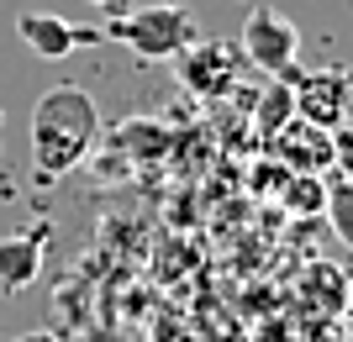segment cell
Listing matches in <instances>:
<instances>
[{"mask_svg":"<svg viewBox=\"0 0 353 342\" xmlns=\"http://www.w3.org/2000/svg\"><path fill=\"white\" fill-rule=\"evenodd\" d=\"M101 137V105L85 85H53L32 105V164L43 179H63L90 158Z\"/></svg>","mask_w":353,"mask_h":342,"instance_id":"obj_1","label":"cell"},{"mask_svg":"<svg viewBox=\"0 0 353 342\" xmlns=\"http://www.w3.org/2000/svg\"><path fill=\"white\" fill-rule=\"evenodd\" d=\"M105 37L127 43L137 58H174L185 43L201 37V27H195L190 6H179V0H153V6H132L127 16H117V21L105 27Z\"/></svg>","mask_w":353,"mask_h":342,"instance_id":"obj_2","label":"cell"},{"mask_svg":"<svg viewBox=\"0 0 353 342\" xmlns=\"http://www.w3.org/2000/svg\"><path fill=\"white\" fill-rule=\"evenodd\" d=\"M174 63H179V85L195 100H227L237 89L243 53H237V43H221V37H195L174 53Z\"/></svg>","mask_w":353,"mask_h":342,"instance_id":"obj_3","label":"cell"},{"mask_svg":"<svg viewBox=\"0 0 353 342\" xmlns=\"http://www.w3.org/2000/svg\"><path fill=\"white\" fill-rule=\"evenodd\" d=\"M290 79L295 116L322 127V132H343L353 111V79L348 69H311V74H285Z\"/></svg>","mask_w":353,"mask_h":342,"instance_id":"obj_4","label":"cell"},{"mask_svg":"<svg viewBox=\"0 0 353 342\" xmlns=\"http://www.w3.org/2000/svg\"><path fill=\"white\" fill-rule=\"evenodd\" d=\"M237 53H243L253 69L285 79L295 69V53H301V27H295L290 16L269 11V6H253L248 21H243V37H237Z\"/></svg>","mask_w":353,"mask_h":342,"instance_id":"obj_5","label":"cell"},{"mask_svg":"<svg viewBox=\"0 0 353 342\" xmlns=\"http://www.w3.org/2000/svg\"><path fill=\"white\" fill-rule=\"evenodd\" d=\"M269 148L280 153V164L290 169V174H327V169L348 153V142H343V132H322V127L290 116L280 132L269 137Z\"/></svg>","mask_w":353,"mask_h":342,"instance_id":"obj_6","label":"cell"},{"mask_svg":"<svg viewBox=\"0 0 353 342\" xmlns=\"http://www.w3.org/2000/svg\"><path fill=\"white\" fill-rule=\"evenodd\" d=\"M16 32L37 58H69L74 47H95L105 37L101 27H79V21H63V16H48V11H21Z\"/></svg>","mask_w":353,"mask_h":342,"instance_id":"obj_7","label":"cell"},{"mask_svg":"<svg viewBox=\"0 0 353 342\" xmlns=\"http://www.w3.org/2000/svg\"><path fill=\"white\" fill-rule=\"evenodd\" d=\"M37 274H43V237L37 232L0 237V290H27Z\"/></svg>","mask_w":353,"mask_h":342,"instance_id":"obj_8","label":"cell"},{"mask_svg":"<svg viewBox=\"0 0 353 342\" xmlns=\"http://www.w3.org/2000/svg\"><path fill=\"white\" fill-rule=\"evenodd\" d=\"M301 295L311 300V321L343 316L348 311V274H343L338 264H311L306 279H301Z\"/></svg>","mask_w":353,"mask_h":342,"instance_id":"obj_9","label":"cell"},{"mask_svg":"<svg viewBox=\"0 0 353 342\" xmlns=\"http://www.w3.org/2000/svg\"><path fill=\"white\" fill-rule=\"evenodd\" d=\"M295 116V100H290V79H269V89L259 95V105H253V127L264 137H274L285 127V121Z\"/></svg>","mask_w":353,"mask_h":342,"instance_id":"obj_10","label":"cell"},{"mask_svg":"<svg viewBox=\"0 0 353 342\" xmlns=\"http://www.w3.org/2000/svg\"><path fill=\"white\" fill-rule=\"evenodd\" d=\"M285 206H290L295 216H322L327 211L322 174H285Z\"/></svg>","mask_w":353,"mask_h":342,"instance_id":"obj_11","label":"cell"},{"mask_svg":"<svg viewBox=\"0 0 353 342\" xmlns=\"http://www.w3.org/2000/svg\"><path fill=\"white\" fill-rule=\"evenodd\" d=\"M90 6H95V11L105 16V21H117V16H127L137 6V0H90Z\"/></svg>","mask_w":353,"mask_h":342,"instance_id":"obj_12","label":"cell"},{"mask_svg":"<svg viewBox=\"0 0 353 342\" xmlns=\"http://www.w3.org/2000/svg\"><path fill=\"white\" fill-rule=\"evenodd\" d=\"M16 342H59V337H53V332H21Z\"/></svg>","mask_w":353,"mask_h":342,"instance_id":"obj_13","label":"cell"},{"mask_svg":"<svg viewBox=\"0 0 353 342\" xmlns=\"http://www.w3.org/2000/svg\"><path fill=\"white\" fill-rule=\"evenodd\" d=\"M264 342H269V337H264Z\"/></svg>","mask_w":353,"mask_h":342,"instance_id":"obj_14","label":"cell"}]
</instances>
